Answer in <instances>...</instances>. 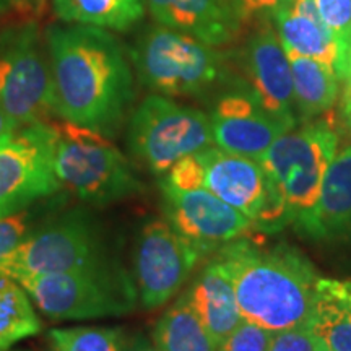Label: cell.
I'll list each match as a JSON object with an SVG mask.
<instances>
[{
	"label": "cell",
	"mask_w": 351,
	"mask_h": 351,
	"mask_svg": "<svg viewBox=\"0 0 351 351\" xmlns=\"http://www.w3.org/2000/svg\"><path fill=\"white\" fill-rule=\"evenodd\" d=\"M140 83L163 96H202L230 78V57L191 34L156 25L129 51Z\"/></svg>",
	"instance_id": "4"
},
{
	"label": "cell",
	"mask_w": 351,
	"mask_h": 351,
	"mask_svg": "<svg viewBox=\"0 0 351 351\" xmlns=\"http://www.w3.org/2000/svg\"><path fill=\"white\" fill-rule=\"evenodd\" d=\"M62 23L98 26L109 32H127L142 20L145 0H52Z\"/></svg>",
	"instance_id": "22"
},
{
	"label": "cell",
	"mask_w": 351,
	"mask_h": 351,
	"mask_svg": "<svg viewBox=\"0 0 351 351\" xmlns=\"http://www.w3.org/2000/svg\"><path fill=\"white\" fill-rule=\"evenodd\" d=\"M210 124L215 147L256 161L265 155L276 138L291 130L241 88L217 101Z\"/></svg>",
	"instance_id": "14"
},
{
	"label": "cell",
	"mask_w": 351,
	"mask_h": 351,
	"mask_svg": "<svg viewBox=\"0 0 351 351\" xmlns=\"http://www.w3.org/2000/svg\"><path fill=\"white\" fill-rule=\"evenodd\" d=\"M197 155L204 166V187L256 221L267 200V179L261 163L218 147Z\"/></svg>",
	"instance_id": "15"
},
{
	"label": "cell",
	"mask_w": 351,
	"mask_h": 351,
	"mask_svg": "<svg viewBox=\"0 0 351 351\" xmlns=\"http://www.w3.org/2000/svg\"><path fill=\"white\" fill-rule=\"evenodd\" d=\"M274 333L251 320L243 319L239 326L219 343L218 351H269Z\"/></svg>",
	"instance_id": "28"
},
{
	"label": "cell",
	"mask_w": 351,
	"mask_h": 351,
	"mask_svg": "<svg viewBox=\"0 0 351 351\" xmlns=\"http://www.w3.org/2000/svg\"><path fill=\"white\" fill-rule=\"evenodd\" d=\"M12 5V0H0V13H3L5 10H8Z\"/></svg>",
	"instance_id": "37"
},
{
	"label": "cell",
	"mask_w": 351,
	"mask_h": 351,
	"mask_svg": "<svg viewBox=\"0 0 351 351\" xmlns=\"http://www.w3.org/2000/svg\"><path fill=\"white\" fill-rule=\"evenodd\" d=\"M213 256L230 275L243 319L280 332L313 317L320 276L293 245L263 247L243 236Z\"/></svg>",
	"instance_id": "2"
},
{
	"label": "cell",
	"mask_w": 351,
	"mask_h": 351,
	"mask_svg": "<svg viewBox=\"0 0 351 351\" xmlns=\"http://www.w3.org/2000/svg\"><path fill=\"white\" fill-rule=\"evenodd\" d=\"M238 65L244 72L238 88L251 95L275 119L295 129L298 116L291 67L278 33L270 26L254 33L241 51Z\"/></svg>",
	"instance_id": "13"
},
{
	"label": "cell",
	"mask_w": 351,
	"mask_h": 351,
	"mask_svg": "<svg viewBox=\"0 0 351 351\" xmlns=\"http://www.w3.org/2000/svg\"><path fill=\"white\" fill-rule=\"evenodd\" d=\"M184 295L218 346L243 320L230 275L215 256Z\"/></svg>",
	"instance_id": "18"
},
{
	"label": "cell",
	"mask_w": 351,
	"mask_h": 351,
	"mask_svg": "<svg viewBox=\"0 0 351 351\" xmlns=\"http://www.w3.org/2000/svg\"><path fill=\"white\" fill-rule=\"evenodd\" d=\"M57 119L116 137L135 98L134 65L109 29L62 23L44 32Z\"/></svg>",
	"instance_id": "1"
},
{
	"label": "cell",
	"mask_w": 351,
	"mask_h": 351,
	"mask_svg": "<svg viewBox=\"0 0 351 351\" xmlns=\"http://www.w3.org/2000/svg\"><path fill=\"white\" fill-rule=\"evenodd\" d=\"M44 0H12V5H16L19 8H29L41 5Z\"/></svg>",
	"instance_id": "36"
},
{
	"label": "cell",
	"mask_w": 351,
	"mask_h": 351,
	"mask_svg": "<svg viewBox=\"0 0 351 351\" xmlns=\"http://www.w3.org/2000/svg\"><path fill=\"white\" fill-rule=\"evenodd\" d=\"M43 322L36 306L15 278L0 274V350L38 335Z\"/></svg>",
	"instance_id": "24"
},
{
	"label": "cell",
	"mask_w": 351,
	"mask_h": 351,
	"mask_svg": "<svg viewBox=\"0 0 351 351\" xmlns=\"http://www.w3.org/2000/svg\"><path fill=\"white\" fill-rule=\"evenodd\" d=\"M130 340L121 328L70 327L47 332L46 351H129Z\"/></svg>",
	"instance_id": "25"
},
{
	"label": "cell",
	"mask_w": 351,
	"mask_h": 351,
	"mask_svg": "<svg viewBox=\"0 0 351 351\" xmlns=\"http://www.w3.org/2000/svg\"><path fill=\"white\" fill-rule=\"evenodd\" d=\"M116 256L103 223L85 207L59 208L16 245L0 257V274L12 278L62 274Z\"/></svg>",
	"instance_id": "6"
},
{
	"label": "cell",
	"mask_w": 351,
	"mask_h": 351,
	"mask_svg": "<svg viewBox=\"0 0 351 351\" xmlns=\"http://www.w3.org/2000/svg\"><path fill=\"white\" fill-rule=\"evenodd\" d=\"M204 256L166 221L152 218L142 226L134 251L138 302L153 311L174 298Z\"/></svg>",
	"instance_id": "11"
},
{
	"label": "cell",
	"mask_w": 351,
	"mask_h": 351,
	"mask_svg": "<svg viewBox=\"0 0 351 351\" xmlns=\"http://www.w3.org/2000/svg\"><path fill=\"white\" fill-rule=\"evenodd\" d=\"M269 351H324L309 324L275 332Z\"/></svg>",
	"instance_id": "31"
},
{
	"label": "cell",
	"mask_w": 351,
	"mask_h": 351,
	"mask_svg": "<svg viewBox=\"0 0 351 351\" xmlns=\"http://www.w3.org/2000/svg\"><path fill=\"white\" fill-rule=\"evenodd\" d=\"M341 114H343L346 125L351 127V83L345 85L343 99H341Z\"/></svg>",
	"instance_id": "34"
},
{
	"label": "cell",
	"mask_w": 351,
	"mask_h": 351,
	"mask_svg": "<svg viewBox=\"0 0 351 351\" xmlns=\"http://www.w3.org/2000/svg\"><path fill=\"white\" fill-rule=\"evenodd\" d=\"M0 351H10V350H0ZM15 351H25V350H15Z\"/></svg>",
	"instance_id": "38"
},
{
	"label": "cell",
	"mask_w": 351,
	"mask_h": 351,
	"mask_svg": "<svg viewBox=\"0 0 351 351\" xmlns=\"http://www.w3.org/2000/svg\"><path fill=\"white\" fill-rule=\"evenodd\" d=\"M0 108L21 127L57 117L49 54L38 25L2 32Z\"/></svg>",
	"instance_id": "9"
},
{
	"label": "cell",
	"mask_w": 351,
	"mask_h": 351,
	"mask_svg": "<svg viewBox=\"0 0 351 351\" xmlns=\"http://www.w3.org/2000/svg\"><path fill=\"white\" fill-rule=\"evenodd\" d=\"M145 7L158 25L215 47L234 41L243 28L226 0H145Z\"/></svg>",
	"instance_id": "16"
},
{
	"label": "cell",
	"mask_w": 351,
	"mask_h": 351,
	"mask_svg": "<svg viewBox=\"0 0 351 351\" xmlns=\"http://www.w3.org/2000/svg\"><path fill=\"white\" fill-rule=\"evenodd\" d=\"M275 23L285 49L311 57L335 70L337 43L320 19L314 0H291L275 16Z\"/></svg>",
	"instance_id": "19"
},
{
	"label": "cell",
	"mask_w": 351,
	"mask_h": 351,
	"mask_svg": "<svg viewBox=\"0 0 351 351\" xmlns=\"http://www.w3.org/2000/svg\"><path fill=\"white\" fill-rule=\"evenodd\" d=\"M295 88L298 122H309L328 111L339 96V77L330 65L285 49Z\"/></svg>",
	"instance_id": "21"
},
{
	"label": "cell",
	"mask_w": 351,
	"mask_h": 351,
	"mask_svg": "<svg viewBox=\"0 0 351 351\" xmlns=\"http://www.w3.org/2000/svg\"><path fill=\"white\" fill-rule=\"evenodd\" d=\"M54 171L60 187L88 207L103 208L142 191V181L124 153L103 134L54 121Z\"/></svg>",
	"instance_id": "5"
},
{
	"label": "cell",
	"mask_w": 351,
	"mask_h": 351,
	"mask_svg": "<svg viewBox=\"0 0 351 351\" xmlns=\"http://www.w3.org/2000/svg\"><path fill=\"white\" fill-rule=\"evenodd\" d=\"M20 124L13 119L12 116H8V114L3 111L2 108H0V138L7 137V135L13 134V132H16L20 129Z\"/></svg>",
	"instance_id": "33"
},
{
	"label": "cell",
	"mask_w": 351,
	"mask_h": 351,
	"mask_svg": "<svg viewBox=\"0 0 351 351\" xmlns=\"http://www.w3.org/2000/svg\"><path fill=\"white\" fill-rule=\"evenodd\" d=\"M335 73L339 77V80L343 82L345 85L346 83H351V33L343 49L340 51L339 57H337Z\"/></svg>",
	"instance_id": "32"
},
{
	"label": "cell",
	"mask_w": 351,
	"mask_h": 351,
	"mask_svg": "<svg viewBox=\"0 0 351 351\" xmlns=\"http://www.w3.org/2000/svg\"><path fill=\"white\" fill-rule=\"evenodd\" d=\"M129 351H160V350H158L153 343H150L148 340L142 339V337H137V339L130 341Z\"/></svg>",
	"instance_id": "35"
},
{
	"label": "cell",
	"mask_w": 351,
	"mask_h": 351,
	"mask_svg": "<svg viewBox=\"0 0 351 351\" xmlns=\"http://www.w3.org/2000/svg\"><path fill=\"white\" fill-rule=\"evenodd\" d=\"M16 282L39 313L56 322L119 317L135 311L138 302L134 275L117 254L82 269L20 276Z\"/></svg>",
	"instance_id": "3"
},
{
	"label": "cell",
	"mask_w": 351,
	"mask_h": 351,
	"mask_svg": "<svg viewBox=\"0 0 351 351\" xmlns=\"http://www.w3.org/2000/svg\"><path fill=\"white\" fill-rule=\"evenodd\" d=\"M0 38H2V32H0Z\"/></svg>",
	"instance_id": "39"
},
{
	"label": "cell",
	"mask_w": 351,
	"mask_h": 351,
	"mask_svg": "<svg viewBox=\"0 0 351 351\" xmlns=\"http://www.w3.org/2000/svg\"><path fill=\"white\" fill-rule=\"evenodd\" d=\"M160 189L166 221L204 257L254 230L252 221L244 213L205 187L178 191L160 182Z\"/></svg>",
	"instance_id": "12"
},
{
	"label": "cell",
	"mask_w": 351,
	"mask_h": 351,
	"mask_svg": "<svg viewBox=\"0 0 351 351\" xmlns=\"http://www.w3.org/2000/svg\"><path fill=\"white\" fill-rule=\"evenodd\" d=\"M153 345L160 351H218V343L182 295L158 319Z\"/></svg>",
	"instance_id": "23"
},
{
	"label": "cell",
	"mask_w": 351,
	"mask_h": 351,
	"mask_svg": "<svg viewBox=\"0 0 351 351\" xmlns=\"http://www.w3.org/2000/svg\"><path fill=\"white\" fill-rule=\"evenodd\" d=\"M314 2L324 25L335 39L340 54L351 33V0H314Z\"/></svg>",
	"instance_id": "27"
},
{
	"label": "cell",
	"mask_w": 351,
	"mask_h": 351,
	"mask_svg": "<svg viewBox=\"0 0 351 351\" xmlns=\"http://www.w3.org/2000/svg\"><path fill=\"white\" fill-rule=\"evenodd\" d=\"M41 202L21 212L0 218V257L7 256L16 245L23 243L44 219L60 208L59 200L54 197H51L47 204H41Z\"/></svg>",
	"instance_id": "26"
},
{
	"label": "cell",
	"mask_w": 351,
	"mask_h": 351,
	"mask_svg": "<svg viewBox=\"0 0 351 351\" xmlns=\"http://www.w3.org/2000/svg\"><path fill=\"white\" fill-rule=\"evenodd\" d=\"M161 182L178 191H194L204 187V166L200 163L199 155L195 153L179 160L163 176Z\"/></svg>",
	"instance_id": "30"
},
{
	"label": "cell",
	"mask_w": 351,
	"mask_h": 351,
	"mask_svg": "<svg viewBox=\"0 0 351 351\" xmlns=\"http://www.w3.org/2000/svg\"><path fill=\"white\" fill-rule=\"evenodd\" d=\"M127 140L134 156L155 176H165L182 158L213 147L210 116L156 93L130 114Z\"/></svg>",
	"instance_id": "8"
},
{
	"label": "cell",
	"mask_w": 351,
	"mask_h": 351,
	"mask_svg": "<svg viewBox=\"0 0 351 351\" xmlns=\"http://www.w3.org/2000/svg\"><path fill=\"white\" fill-rule=\"evenodd\" d=\"M54 121L20 127L0 138V218L60 191L54 171Z\"/></svg>",
	"instance_id": "10"
},
{
	"label": "cell",
	"mask_w": 351,
	"mask_h": 351,
	"mask_svg": "<svg viewBox=\"0 0 351 351\" xmlns=\"http://www.w3.org/2000/svg\"><path fill=\"white\" fill-rule=\"evenodd\" d=\"M232 15L241 25L252 21H270L291 3V0H226Z\"/></svg>",
	"instance_id": "29"
},
{
	"label": "cell",
	"mask_w": 351,
	"mask_h": 351,
	"mask_svg": "<svg viewBox=\"0 0 351 351\" xmlns=\"http://www.w3.org/2000/svg\"><path fill=\"white\" fill-rule=\"evenodd\" d=\"M309 327L324 351H351V282L320 278Z\"/></svg>",
	"instance_id": "20"
},
{
	"label": "cell",
	"mask_w": 351,
	"mask_h": 351,
	"mask_svg": "<svg viewBox=\"0 0 351 351\" xmlns=\"http://www.w3.org/2000/svg\"><path fill=\"white\" fill-rule=\"evenodd\" d=\"M298 234L313 241L351 239V147L333 158L317 205Z\"/></svg>",
	"instance_id": "17"
},
{
	"label": "cell",
	"mask_w": 351,
	"mask_h": 351,
	"mask_svg": "<svg viewBox=\"0 0 351 351\" xmlns=\"http://www.w3.org/2000/svg\"><path fill=\"white\" fill-rule=\"evenodd\" d=\"M339 135L326 121H309L276 138L258 163L267 182L283 202L298 232L317 205L328 166L337 155Z\"/></svg>",
	"instance_id": "7"
}]
</instances>
